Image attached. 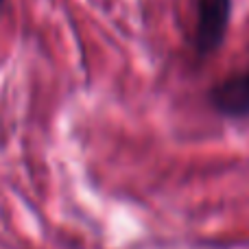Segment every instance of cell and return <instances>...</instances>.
<instances>
[{"label":"cell","instance_id":"6da1fadb","mask_svg":"<svg viewBox=\"0 0 249 249\" xmlns=\"http://www.w3.org/2000/svg\"><path fill=\"white\" fill-rule=\"evenodd\" d=\"M232 0H197L195 22V51L199 57H208L221 48L228 37Z\"/></svg>","mask_w":249,"mask_h":249},{"label":"cell","instance_id":"3957f363","mask_svg":"<svg viewBox=\"0 0 249 249\" xmlns=\"http://www.w3.org/2000/svg\"><path fill=\"white\" fill-rule=\"evenodd\" d=\"M4 4H7V0H0V13H2V9H4Z\"/></svg>","mask_w":249,"mask_h":249},{"label":"cell","instance_id":"7a4b0ae2","mask_svg":"<svg viewBox=\"0 0 249 249\" xmlns=\"http://www.w3.org/2000/svg\"><path fill=\"white\" fill-rule=\"evenodd\" d=\"M208 103L223 118H249V70L230 74L212 86L208 92Z\"/></svg>","mask_w":249,"mask_h":249}]
</instances>
